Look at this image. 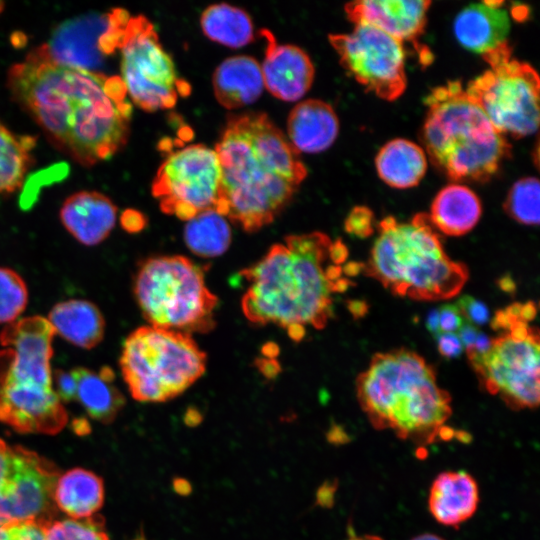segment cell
Listing matches in <instances>:
<instances>
[{"label":"cell","mask_w":540,"mask_h":540,"mask_svg":"<svg viewBox=\"0 0 540 540\" xmlns=\"http://www.w3.org/2000/svg\"><path fill=\"white\" fill-rule=\"evenodd\" d=\"M8 87L52 143L84 166L127 142L132 105L119 76L57 63L41 46L11 67Z\"/></svg>","instance_id":"1"},{"label":"cell","mask_w":540,"mask_h":540,"mask_svg":"<svg viewBox=\"0 0 540 540\" xmlns=\"http://www.w3.org/2000/svg\"><path fill=\"white\" fill-rule=\"evenodd\" d=\"M214 150L221 167L216 211L246 232L270 224L307 175L299 153L265 113L230 116Z\"/></svg>","instance_id":"2"},{"label":"cell","mask_w":540,"mask_h":540,"mask_svg":"<svg viewBox=\"0 0 540 540\" xmlns=\"http://www.w3.org/2000/svg\"><path fill=\"white\" fill-rule=\"evenodd\" d=\"M332 241L322 232L289 235L240 274L248 283L241 301L254 325L324 328L332 317L334 283L326 274Z\"/></svg>","instance_id":"3"},{"label":"cell","mask_w":540,"mask_h":540,"mask_svg":"<svg viewBox=\"0 0 540 540\" xmlns=\"http://www.w3.org/2000/svg\"><path fill=\"white\" fill-rule=\"evenodd\" d=\"M356 395L370 424L419 447L451 436V397L419 354L397 349L375 354L356 380Z\"/></svg>","instance_id":"4"},{"label":"cell","mask_w":540,"mask_h":540,"mask_svg":"<svg viewBox=\"0 0 540 540\" xmlns=\"http://www.w3.org/2000/svg\"><path fill=\"white\" fill-rule=\"evenodd\" d=\"M55 331L46 318L26 317L0 333V422L18 432L53 435L67 412L53 388Z\"/></svg>","instance_id":"5"},{"label":"cell","mask_w":540,"mask_h":540,"mask_svg":"<svg viewBox=\"0 0 540 540\" xmlns=\"http://www.w3.org/2000/svg\"><path fill=\"white\" fill-rule=\"evenodd\" d=\"M363 273L394 295L435 301L457 295L468 279L467 267L446 254L429 215L408 222L385 217Z\"/></svg>","instance_id":"6"},{"label":"cell","mask_w":540,"mask_h":540,"mask_svg":"<svg viewBox=\"0 0 540 540\" xmlns=\"http://www.w3.org/2000/svg\"><path fill=\"white\" fill-rule=\"evenodd\" d=\"M422 141L431 162L454 181H488L511 154V145L459 81L426 97Z\"/></svg>","instance_id":"7"},{"label":"cell","mask_w":540,"mask_h":540,"mask_svg":"<svg viewBox=\"0 0 540 540\" xmlns=\"http://www.w3.org/2000/svg\"><path fill=\"white\" fill-rule=\"evenodd\" d=\"M133 291L150 326L189 335L207 333L215 327L218 298L206 285L204 268L187 257L143 260Z\"/></svg>","instance_id":"8"},{"label":"cell","mask_w":540,"mask_h":540,"mask_svg":"<svg viewBox=\"0 0 540 540\" xmlns=\"http://www.w3.org/2000/svg\"><path fill=\"white\" fill-rule=\"evenodd\" d=\"M123 378L140 402H165L182 394L206 370L207 356L189 334L142 326L124 341Z\"/></svg>","instance_id":"9"},{"label":"cell","mask_w":540,"mask_h":540,"mask_svg":"<svg viewBox=\"0 0 540 540\" xmlns=\"http://www.w3.org/2000/svg\"><path fill=\"white\" fill-rule=\"evenodd\" d=\"M489 68L465 88L501 134L522 138L539 125L540 82L536 70L512 56L509 42L482 55Z\"/></svg>","instance_id":"10"},{"label":"cell","mask_w":540,"mask_h":540,"mask_svg":"<svg viewBox=\"0 0 540 540\" xmlns=\"http://www.w3.org/2000/svg\"><path fill=\"white\" fill-rule=\"evenodd\" d=\"M121 74L127 94L141 109L153 112L175 106L189 85L179 81L171 57L153 24L144 16L129 18L119 46Z\"/></svg>","instance_id":"11"},{"label":"cell","mask_w":540,"mask_h":540,"mask_svg":"<svg viewBox=\"0 0 540 540\" xmlns=\"http://www.w3.org/2000/svg\"><path fill=\"white\" fill-rule=\"evenodd\" d=\"M59 476L56 465L45 457L0 439V525L35 521L44 526L56 519Z\"/></svg>","instance_id":"12"},{"label":"cell","mask_w":540,"mask_h":540,"mask_svg":"<svg viewBox=\"0 0 540 540\" xmlns=\"http://www.w3.org/2000/svg\"><path fill=\"white\" fill-rule=\"evenodd\" d=\"M220 184L215 150L193 144L165 159L153 181L152 194L164 213L188 221L200 212L216 210Z\"/></svg>","instance_id":"13"},{"label":"cell","mask_w":540,"mask_h":540,"mask_svg":"<svg viewBox=\"0 0 540 540\" xmlns=\"http://www.w3.org/2000/svg\"><path fill=\"white\" fill-rule=\"evenodd\" d=\"M469 361L484 389L498 395L515 410L534 409L539 404V333L517 340L508 332L492 339L483 353L466 350Z\"/></svg>","instance_id":"14"},{"label":"cell","mask_w":540,"mask_h":540,"mask_svg":"<svg viewBox=\"0 0 540 540\" xmlns=\"http://www.w3.org/2000/svg\"><path fill=\"white\" fill-rule=\"evenodd\" d=\"M329 42L340 64L367 90L393 101L406 88L403 43L382 30L357 23L347 34H331Z\"/></svg>","instance_id":"15"},{"label":"cell","mask_w":540,"mask_h":540,"mask_svg":"<svg viewBox=\"0 0 540 540\" xmlns=\"http://www.w3.org/2000/svg\"><path fill=\"white\" fill-rule=\"evenodd\" d=\"M110 25L111 13L74 18L60 25L43 48L57 63L98 72L105 58L100 40Z\"/></svg>","instance_id":"16"},{"label":"cell","mask_w":540,"mask_h":540,"mask_svg":"<svg viewBox=\"0 0 540 540\" xmlns=\"http://www.w3.org/2000/svg\"><path fill=\"white\" fill-rule=\"evenodd\" d=\"M265 57L261 72L264 87L276 98L296 101L312 86L315 69L308 54L291 44H279L273 34L264 29Z\"/></svg>","instance_id":"17"},{"label":"cell","mask_w":540,"mask_h":540,"mask_svg":"<svg viewBox=\"0 0 540 540\" xmlns=\"http://www.w3.org/2000/svg\"><path fill=\"white\" fill-rule=\"evenodd\" d=\"M431 2L426 0H359L345 6L354 24L372 25L390 36L416 42L423 33Z\"/></svg>","instance_id":"18"},{"label":"cell","mask_w":540,"mask_h":540,"mask_svg":"<svg viewBox=\"0 0 540 540\" xmlns=\"http://www.w3.org/2000/svg\"><path fill=\"white\" fill-rule=\"evenodd\" d=\"M503 5V1H483L464 7L453 21L459 44L483 55L507 42L511 22Z\"/></svg>","instance_id":"19"},{"label":"cell","mask_w":540,"mask_h":540,"mask_svg":"<svg viewBox=\"0 0 540 540\" xmlns=\"http://www.w3.org/2000/svg\"><path fill=\"white\" fill-rule=\"evenodd\" d=\"M480 500L475 478L466 471H444L433 480L428 495L432 517L448 527H459L477 511Z\"/></svg>","instance_id":"20"},{"label":"cell","mask_w":540,"mask_h":540,"mask_svg":"<svg viewBox=\"0 0 540 540\" xmlns=\"http://www.w3.org/2000/svg\"><path fill=\"white\" fill-rule=\"evenodd\" d=\"M117 208L105 195L81 191L68 197L60 209L67 231L80 243L94 246L105 240L116 222Z\"/></svg>","instance_id":"21"},{"label":"cell","mask_w":540,"mask_h":540,"mask_svg":"<svg viewBox=\"0 0 540 540\" xmlns=\"http://www.w3.org/2000/svg\"><path fill=\"white\" fill-rule=\"evenodd\" d=\"M338 132L339 120L334 109L319 99L300 102L287 119L288 140L298 153H319L328 149Z\"/></svg>","instance_id":"22"},{"label":"cell","mask_w":540,"mask_h":540,"mask_svg":"<svg viewBox=\"0 0 540 540\" xmlns=\"http://www.w3.org/2000/svg\"><path fill=\"white\" fill-rule=\"evenodd\" d=\"M213 91L227 109H237L255 102L264 90L259 62L247 55L225 59L214 71Z\"/></svg>","instance_id":"23"},{"label":"cell","mask_w":540,"mask_h":540,"mask_svg":"<svg viewBox=\"0 0 540 540\" xmlns=\"http://www.w3.org/2000/svg\"><path fill=\"white\" fill-rule=\"evenodd\" d=\"M47 320L56 334L84 349L94 348L104 337L103 315L95 304L87 300L70 299L57 303Z\"/></svg>","instance_id":"24"},{"label":"cell","mask_w":540,"mask_h":540,"mask_svg":"<svg viewBox=\"0 0 540 540\" xmlns=\"http://www.w3.org/2000/svg\"><path fill=\"white\" fill-rule=\"evenodd\" d=\"M482 213L480 199L469 187L452 183L442 188L434 198L429 214L434 228L450 236L468 233L478 223Z\"/></svg>","instance_id":"25"},{"label":"cell","mask_w":540,"mask_h":540,"mask_svg":"<svg viewBox=\"0 0 540 540\" xmlns=\"http://www.w3.org/2000/svg\"><path fill=\"white\" fill-rule=\"evenodd\" d=\"M76 378V397L88 415L104 424L112 422L124 406L125 398L113 384L115 374L110 367L99 372L88 368L72 369Z\"/></svg>","instance_id":"26"},{"label":"cell","mask_w":540,"mask_h":540,"mask_svg":"<svg viewBox=\"0 0 540 540\" xmlns=\"http://www.w3.org/2000/svg\"><path fill=\"white\" fill-rule=\"evenodd\" d=\"M56 508L72 519L96 514L104 502V484L95 473L74 468L60 475L54 489Z\"/></svg>","instance_id":"27"},{"label":"cell","mask_w":540,"mask_h":540,"mask_svg":"<svg viewBox=\"0 0 540 540\" xmlns=\"http://www.w3.org/2000/svg\"><path fill=\"white\" fill-rule=\"evenodd\" d=\"M379 177L389 186L406 189L416 186L427 169L424 150L416 143L402 138L387 142L375 158Z\"/></svg>","instance_id":"28"},{"label":"cell","mask_w":540,"mask_h":540,"mask_svg":"<svg viewBox=\"0 0 540 540\" xmlns=\"http://www.w3.org/2000/svg\"><path fill=\"white\" fill-rule=\"evenodd\" d=\"M200 25L210 40L231 48L245 46L254 38L249 14L226 3L206 8L201 15Z\"/></svg>","instance_id":"29"},{"label":"cell","mask_w":540,"mask_h":540,"mask_svg":"<svg viewBox=\"0 0 540 540\" xmlns=\"http://www.w3.org/2000/svg\"><path fill=\"white\" fill-rule=\"evenodd\" d=\"M183 236L187 247L195 255L216 257L228 249L231 229L226 217L216 210H206L187 221Z\"/></svg>","instance_id":"30"},{"label":"cell","mask_w":540,"mask_h":540,"mask_svg":"<svg viewBox=\"0 0 540 540\" xmlns=\"http://www.w3.org/2000/svg\"><path fill=\"white\" fill-rule=\"evenodd\" d=\"M35 144L34 137L16 135L0 122V193L13 192L22 185Z\"/></svg>","instance_id":"31"},{"label":"cell","mask_w":540,"mask_h":540,"mask_svg":"<svg viewBox=\"0 0 540 540\" xmlns=\"http://www.w3.org/2000/svg\"><path fill=\"white\" fill-rule=\"evenodd\" d=\"M540 185L535 177H524L510 188L504 202L506 213L524 225L539 224Z\"/></svg>","instance_id":"32"},{"label":"cell","mask_w":540,"mask_h":540,"mask_svg":"<svg viewBox=\"0 0 540 540\" xmlns=\"http://www.w3.org/2000/svg\"><path fill=\"white\" fill-rule=\"evenodd\" d=\"M43 528L45 540H109L99 514L83 519H54Z\"/></svg>","instance_id":"33"},{"label":"cell","mask_w":540,"mask_h":540,"mask_svg":"<svg viewBox=\"0 0 540 540\" xmlns=\"http://www.w3.org/2000/svg\"><path fill=\"white\" fill-rule=\"evenodd\" d=\"M27 302L28 290L22 277L10 268L0 267V324L16 321Z\"/></svg>","instance_id":"34"},{"label":"cell","mask_w":540,"mask_h":540,"mask_svg":"<svg viewBox=\"0 0 540 540\" xmlns=\"http://www.w3.org/2000/svg\"><path fill=\"white\" fill-rule=\"evenodd\" d=\"M0 540H45L43 525L35 521H15L0 525Z\"/></svg>","instance_id":"35"},{"label":"cell","mask_w":540,"mask_h":540,"mask_svg":"<svg viewBox=\"0 0 540 540\" xmlns=\"http://www.w3.org/2000/svg\"><path fill=\"white\" fill-rule=\"evenodd\" d=\"M374 215L365 206L354 207L346 217L344 228L347 233L359 238L369 237L373 231Z\"/></svg>","instance_id":"36"},{"label":"cell","mask_w":540,"mask_h":540,"mask_svg":"<svg viewBox=\"0 0 540 540\" xmlns=\"http://www.w3.org/2000/svg\"><path fill=\"white\" fill-rule=\"evenodd\" d=\"M456 305L465 321L475 326L486 324L489 321L490 314L488 307L472 296L465 295L461 297Z\"/></svg>","instance_id":"37"},{"label":"cell","mask_w":540,"mask_h":540,"mask_svg":"<svg viewBox=\"0 0 540 540\" xmlns=\"http://www.w3.org/2000/svg\"><path fill=\"white\" fill-rule=\"evenodd\" d=\"M53 388L61 402H71L76 397V378L73 371L55 370Z\"/></svg>","instance_id":"38"},{"label":"cell","mask_w":540,"mask_h":540,"mask_svg":"<svg viewBox=\"0 0 540 540\" xmlns=\"http://www.w3.org/2000/svg\"><path fill=\"white\" fill-rule=\"evenodd\" d=\"M439 328L443 333H457L465 322L456 304H445L438 308Z\"/></svg>","instance_id":"39"},{"label":"cell","mask_w":540,"mask_h":540,"mask_svg":"<svg viewBox=\"0 0 540 540\" xmlns=\"http://www.w3.org/2000/svg\"><path fill=\"white\" fill-rule=\"evenodd\" d=\"M435 338L438 350L445 358H457L463 352L464 347L456 333L440 332Z\"/></svg>","instance_id":"40"},{"label":"cell","mask_w":540,"mask_h":540,"mask_svg":"<svg viewBox=\"0 0 540 540\" xmlns=\"http://www.w3.org/2000/svg\"><path fill=\"white\" fill-rule=\"evenodd\" d=\"M120 221L123 229L131 233L141 231L147 222L145 216L134 209L125 210Z\"/></svg>","instance_id":"41"},{"label":"cell","mask_w":540,"mask_h":540,"mask_svg":"<svg viewBox=\"0 0 540 540\" xmlns=\"http://www.w3.org/2000/svg\"><path fill=\"white\" fill-rule=\"evenodd\" d=\"M479 332L480 331L475 325L465 321L456 334L458 335L463 347L468 349L474 345Z\"/></svg>","instance_id":"42"},{"label":"cell","mask_w":540,"mask_h":540,"mask_svg":"<svg viewBox=\"0 0 540 540\" xmlns=\"http://www.w3.org/2000/svg\"><path fill=\"white\" fill-rule=\"evenodd\" d=\"M255 365L259 371L268 379H272L281 370V366L276 359L260 358L256 359Z\"/></svg>","instance_id":"43"},{"label":"cell","mask_w":540,"mask_h":540,"mask_svg":"<svg viewBox=\"0 0 540 540\" xmlns=\"http://www.w3.org/2000/svg\"><path fill=\"white\" fill-rule=\"evenodd\" d=\"M348 257V248L340 240L337 239L333 241L329 248V258L332 261V264L341 266L342 263L346 261Z\"/></svg>","instance_id":"44"},{"label":"cell","mask_w":540,"mask_h":540,"mask_svg":"<svg viewBox=\"0 0 540 540\" xmlns=\"http://www.w3.org/2000/svg\"><path fill=\"white\" fill-rule=\"evenodd\" d=\"M347 308L355 319L363 318L368 312V304L363 300H350Z\"/></svg>","instance_id":"45"},{"label":"cell","mask_w":540,"mask_h":540,"mask_svg":"<svg viewBox=\"0 0 540 540\" xmlns=\"http://www.w3.org/2000/svg\"><path fill=\"white\" fill-rule=\"evenodd\" d=\"M514 320L509 317L505 310L496 312L494 318L491 321V326L494 330L507 329L509 330Z\"/></svg>","instance_id":"46"},{"label":"cell","mask_w":540,"mask_h":540,"mask_svg":"<svg viewBox=\"0 0 540 540\" xmlns=\"http://www.w3.org/2000/svg\"><path fill=\"white\" fill-rule=\"evenodd\" d=\"M426 327L428 331L434 336L440 333L438 308L433 309L429 312L426 319Z\"/></svg>","instance_id":"47"},{"label":"cell","mask_w":540,"mask_h":540,"mask_svg":"<svg viewBox=\"0 0 540 540\" xmlns=\"http://www.w3.org/2000/svg\"><path fill=\"white\" fill-rule=\"evenodd\" d=\"M537 313L536 305L529 301L521 305V311L519 315V320L523 322L531 321L535 318Z\"/></svg>","instance_id":"48"},{"label":"cell","mask_w":540,"mask_h":540,"mask_svg":"<svg viewBox=\"0 0 540 540\" xmlns=\"http://www.w3.org/2000/svg\"><path fill=\"white\" fill-rule=\"evenodd\" d=\"M172 485H173L174 491L181 496H187L192 491V486L190 482L184 478H180V477L174 478Z\"/></svg>","instance_id":"49"},{"label":"cell","mask_w":540,"mask_h":540,"mask_svg":"<svg viewBox=\"0 0 540 540\" xmlns=\"http://www.w3.org/2000/svg\"><path fill=\"white\" fill-rule=\"evenodd\" d=\"M498 286L501 290L509 294L514 293L516 290V283L509 274L502 276L498 280Z\"/></svg>","instance_id":"50"},{"label":"cell","mask_w":540,"mask_h":540,"mask_svg":"<svg viewBox=\"0 0 540 540\" xmlns=\"http://www.w3.org/2000/svg\"><path fill=\"white\" fill-rule=\"evenodd\" d=\"M364 264L360 262H348L342 267V273H345L347 276L354 277L361 272H363Z\"/></svg>","instance_id":"51"},{"label":"cell","mask_w":540,"mask_h":540,"mask_svg":"<svg viewBox=\"0 0 540 540\" xmlns=\"http://www.w3.org/2000/svg\"><path fill=\"white\" fill-rule=\"evenodd\" d=\"M288 335L294 340V341H300L305 336V327L300 325H294L287 329Z\"/></svg>","instance_id":"52"},{"label":"cell","mask_w":540,"mask_h":540,"mask_svg":"<svg viewBox=\"0 0 540 540\" xmlns=\"http://www.w3.org/2000/svg\"><path fill=\"white\" fill-rule=\"evenodd\" d=\"M202 420L201 414L195 409H188L185 415L187 425H197Z\"/></svg>","instance_id":"53"},{"label":"cell","mask_w":540,"mask_h":540,"mask_svg":"<svg viewBox=\"0 0 540 540\" xmlns=\"http://www.w3.org/2000/svg\"><path fill=\"white\" fill-rule=\"evenodd\" d=\"M262 353L265 358L276 359L279 349L275 343H267L262 347Z\"/></svg>","instance_id":"54"},{"label":"cell","mask_w":540,"mask_h":540,"mask_svg":"<svg viewBox=\"0 0 540 540\" xmlns=\"http://www.w3.org/2000/svg\"><path fill=\"white\" fill-rule=\"evenodd\" d=\"M521 305L522 304H520V303H513L512 305L508 306L505 309V312L513 320H517V319H519V315H520V311H521Z\"/></svg>","instance_id":"55"},{"label":"cell","mask_w":540,"mask_h":540,"mask_svg":"<svg viewBox=\"0 0 540 540\" xmlns=\"http://www.w3.org/2000/svg\"><path fill=\"white\" fill-rule=\"evenodd\" d=\"M73 424L75 426V432H77V433L84 434L86 432H89V430H90L88 422L85 419L76 420V421H74Z\"/></svg>","instance_id":"56"},{"label":"cell","mask_w":540,"mask_h":540,"mask_svg":"<svg viewBox=\"0 0 540 540\" xmlns=\"http://www.w3.org/2000/svg\"><path fill=\"white\" fill-rule=\"evenodd\" d=\"M411 540H445V539L433 533H423V534L413 537Z\"/></svg>","instance_id":"57"},{"label":"cell","mask_w":540,"mask_h":540,"mask_svg":"<svg viewBox=\"0 0 540 540\" xmlns=\"http://www.w3.org/2000/svg\"><path fill=\"white\" fill-rule=\"evenodd\" d=\"M347 540H384L378 535L365 534V535H354L349 537Z\"/></svg>","instance_id":"58"},{"label":"cell","mask_w":540,"mask_h":540,"mask_svg":"<svg viewBox=\"0 0 540 540\" xmlns=\"http://www.w3.org/2000/svg\"><path fill=\"white\" fill-rule=\"evenodd\" d=\"M4 3L0 1V12L3 10Z\"/></svg>","instance_id":"59"},{"label":"cell","mask_w":540,"mask_h":540,"mask_svg":"<svg viewBox=\"0 0 540 540\" xmlns=\"http://www.w3.org/2000/svg\"><path fill=\"white\" fill-rule=\"evenodd\" d=\"M135 540H144V539H143V538H137V539H135Z\"/></svg>","instance_id":"60"}]
</instances>
